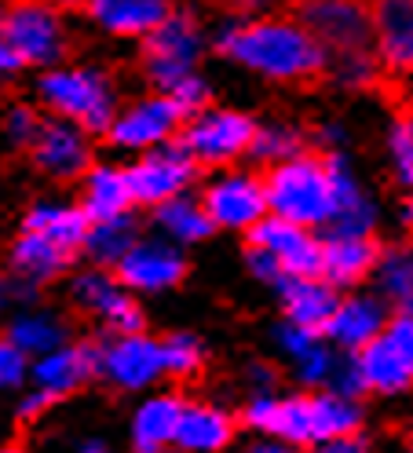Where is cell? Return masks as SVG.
<instances>
[{"label": "cell", "mask_w": 413, "mask_h": 453, "mask_svg": "<svg viewBox=\"0 0 413 453\" xmlns=\"http://www.w3.org/2000/svg\"><path fill=\"white\" fill-rule=\"evenodd\" d=\"M241 453H296V446H289V442H282V439H271V435H264L260 442L245 446Z\"/></svg>", "instance_id": "cell-50"}, {"label": "cell", "mask_w": 413, "mask_h": 453, "mask_svg": "<svg viewBox=\"0 0 413 453\" xmlns=\"http://www.w3.org/2000/svg\"><path fill=\"white\" fill-rule=\"evenodd\" d=\"M73 260V252L55 245L51 238L37 234V231H22L19 242L8 252L11 264V278L26 281V286H44V281H55Z\"/></svg>", "instance_id": "cell-24"}, {"label": "cell", "mask_w": 413, "mask_h": 453, "mask_svg": "<svg viewBox=\"0 0 413 453\" xmlns=\"http://www.w3.org/2000/svg\"><path fill=\"white\" fill-rule=\"evenodd\" d=\"M51 403H55V399H51L48 391H41V388H30V391L22 395V403H19V417H22V420H34V417H41V413H44Z\"/></svg>", "instance_id": "cell-47"}, {"label": "cell", "mask_w": 413, "mask_h": 453, "mask_svg": "<svg viewBox=\"0 0 413 453\" xmlns=\"http://www.w3.org/2000/svg\"><path fill=\"white\" fill-rule=\"evenodd\" d=\"M388 154L395 180L413 194V118H399L388 132Z\"/></svg>", "instance_id": "cell-36"}, {"label": "cell", "mask_w": 413, "mask_h": 453, "mask_svg": "<svg viewBox=\"0 0 413 453\" xmlns=\"http://www.w3.org/2000/svg\"><path fill=\"white\" fill-rule=\"evenodd\" d=\"M128 173V187H132V197L135 205H147V209H157L172 197L187 194V187L195 183V173H198V161L187 154V147L180 143H164V147H154L147 150L140 161Z\"/></svg>", "instance_id": "cell-9"}, {"label": "cell", "mask_w": 413, "mask_h": 453, "mask_svg": "<svg viewBox=\"0 0 413 453\" xmlns=\"http://www.w3.org/2000/svg\"><path fill=\"white\" fill-rule=\"evenodd\" d=\"M26 63L19 59V51L4 41V37H0V81H8V77H15L19 70H22Z\"/></svg>", "instance_id": "cell-49"}, {"label": "cell", "mask_w": 413, "mask_h": 453, "mask_svg": "<svg viewBox=\"0 0 413 453\" xmlns=\"http://www.w3.org/2000/svg\"><path fill=\"white\" fill-rule=\"evenodd\" d=\"M176 453H180V449H176Z\"/></svg>", "instance_id": "cell-57"}, {"label": "cell", "mask_w": 413, "mask_h": 453, "mask_svg": "<svg viewBox=\"0 0 413 453\" xmlns=\"http://www.w3.org/2000/svg\"><path fill=\"white\" fill-rule=\"evenodd\" d=\"M70 296L88 319H96L110 333H140L143 329V307L132 300V289L118 278V271L114 274L106 267L80 271L70 281Z\"/></svg>", "instance_id": "cell-10"}, {"label": "cell", "mask_w": 413, "mask_h": 453, "mask_svg": "<svg viewBox=\"0 0 413 453\" xmlns=\"http://www.w3.org/2000/svg\"><path fill=\"white\" fill-rule=\"evenodd\" d=\"M0 453H22V446H0Z\"/></svg>", "instance_id": "cell-54"}, {"label": "cell", "mask_w": 413, "mask_h": 453, "mask_svg": "<svg viewBox=\"0 0 413 453\" xmlns=\"http://www.w3.org/2000/svg\"><path fill=\"white\" fill-rule=\"evenodd\" d=\"M377 245L373 238H337V234H325L322 238V278L329 286L348 289V286H359L366 281L377 267Z\"/></svg>", "instance_id": "cell-25"}, {"label": "cell", "mask_w": 413, "mask_h": 453, "mask_svg": "<svg viewBox=\"0 0 413 453\" xmlns=\"http://www.w3.org/2000/svg\"><path fill=\"white\" fill-rule=\"evenodd\" d=\"M202 205L216 226H224V231H245V234L271 212L267 209V187L253 173L212 176L202 190Z\"/></svg>", "instance_id": "cell-12"}, {"label": "cell", "mask_w": 413, "mask_h": 453, "mask_svg": "<svg viewBox=\"0 0 413 453\" xmlns=\"http://www.w3.org/2000/svg\"><path fill=\"white\" fill-rule=\"evenodd\" d=\"M311 410H315V446L329 442V439L359 435V428H363V406H359V399H348V395L318 391V395H311Z\"/></svg>", "instance_id": "cell-32"}, {"label": "cell", "mask_w": 413, "mask_h": 453, "mask_svg": "<svg viewBox=\"0 0 413 453\" xmlns=\"http://www.w3.org/2000/svg\"><path fill=\"white\" fill-rule=\"evenodd\" d=\"M311 453H373L366 439L359 435H344V439H329V442H318Z\"/></svg>", "instance_id": "cell-48"}, {"label": "cell", "mask_w": 413, "mask_h": 453, "mask_svg": "<svg viewBox=\"0 0 413 453\" xmlns=\"http://www.w3.org/2000/svg\"><path fill=\"white\" fill-rule=\"evenodd\" d=\"M333 77L348 88H366L377 77V59L370 51H348V55H333Z\"/></svg>", "instance_id": "cell-39"}, {"label": "cell", "mask_w": 413, "mask_h": 453, "mask_svg": "<svg viewBox=\"0 0 413 453\" xmlns=\"http://www.w3.org/2000/svg\"><path fill=\"white\" fill-rule=\"evenodd\" d=\"M359 365H363L366 388L377 395H402L413 384V362L384 333L359 351Z\"/></svg>", "instance_id": "cell-28"}, {"label": "cell", "mask_w": 413, "mask_h": 453, "mask_svg": "<svg viewBox=\"0 0 413 453\" xmlns=\"http://www.w3.org/2000/svg\"><path fill=\"white\" fill-rule=\"evenodd\" d=\"M114 271L132 293H169L187 278V257L183 245L169 242L164 234L140 238Z\"/></svg>", "instance_id": "cell-13"}, {"label": "cell", "mask_w": 413, "mask_h": 453, "mask_svg": "<svg viewBox=\"0 0 413 453\" xmlns=\"http://www.w3.org/2000/svg\"><path fill=\"white\" fill-rule=\"evenodd\" d=\"M0 37H4L26 66H63L70 55V34L63 12L44 0H4L0 15Z\"/></svg>", "instance_id": "cell-4"}, {"label": "cell", "mask_w": 413, "mask_h": 453, "mask_svg": "<svg viewBox=\"0 0 413 453\" xmlns=\"http://www.w3.org/2000/svg\"><path fill=\"white\" fill-rule=\"evenodd\" d=\"M245 384L253 388V395H264V391H274L279 373H274V365H267V362H249L245 365Z\"/></svg>", "instance_id": "cell-46"}, {"label": "cell", "mask_w": 413, "mask_h": 453, "mask_svg": "<svg viewBox=\"0 0 413 453\" xmlns=\"http://www.w3.org/2000/svg\"><path fill=\"white\" fill-rule=\"evenodd\" d=\"M256 121L249 113L238 110H224V106H205L195 118H187L180 143L187 147V154L205 168H224L231 161H238L241 154L253 150L256 139Z\"/></svg>", "instance_id": "cell-6"}, {"label": "cell", "mask_w": 413, "mask_h": 453, "mask_svg": "<svg viewBox=\"0 0 413 453\" xmlns=\"http://www.w3.org/2000/svg\"><path fill=\"white\" fill-rule=\"evenodd\" d=\"M245 424L260 435L282 439L289 446H315V410H311V395H253L245 403Z\"/></svg>", "instance_id": "cell-15"}, {"label": "cell", "mask_w": 413, "mask_h": 453, "mask_svg": "<svg viewBox=\"0 0 413 453\" xmlns=\"http://www.w3.org/2000/svg\"><path fill=\"white\" fill-rule=\"evenodd\" d=\"M216 51L279 84L315 81L329 66V51L318 44V37L300 19L282 15H256L224 26L216 37Z\"/></svg>", "instance_id": "cell-1"}, {"label": "cell", "mask_w": 413, "mask_h": 453, "mask_svg": "<svg viewBox=\"0 0 413 453\" xmlns=\"http://www.w3.org/2000/svg\"><path fill=\"white\" fill-rule=\"evenodd\" d=\"M333 365H337V355L318 340L311 351H304L300 358H293V377L304 384V388H325L329 377H333Z\"/></svg>", "instance_id": "cell-37"}, {"label": "cell", "mask_w": 413, "mask_h": 453, "mask_svg": "<svg viewBox=\"0 0 413 453\" xmlns=\"http://www.w3.org/2000/svg\"><path fill=\"white\" fill-rule=\"evenodd\" d=\"M249 245L267 249L282 264L286 278H318L322 274V238L311 234V226H300L282 216H264L253 231Z\"/></svg>", "instance_id": "cell-14"}, {"label": "cell", "mask_w": 413, "mask_h": 453, "mask_svg": "<svg viewBox=\"0 0 413 453\" xmlns=\"http://www.w3.org/2000/svg\"><path fill=\"white\" fill-rule=\"evenodd\" d=\"M234 442V417L216 403H187L176 428L180 453H224Z\"/></svg>", "instance_id": "cell-22"}, {"label": "cell", "mask_w": 413, "mask_h": 453, "mask_svg": "<svg viewBox=\"0 0 413 453\" xmlns=\"http://www.w3.org/2000/svg\"><path fill=\"white\" fill-rule=\"evenodd\" d=\"M325 391H337V395H348V399H363V395L370 391L366 388V377H363V365H359V355H344L337 358L333 365V377H329Z\"/></svg>", "instance_id": "cell-41"}, {"label": "cell", "mask_w": 413, "mask_h": 453, "mask_svg": "<svg viewBox=\"0 0 413 453\" xmlns=\"http://www.w3.org/2000/svg\"><path fill=\"white\" fill-rule=\"evenodd\" d=\"M183 125H187V110L172 96L157 92V96H147L140 103L118 110L106 139L121 150H154V147L172 143L183 132Z\"/></svg>", "instance_id": "cell-8"}, {"label": "cell", "mask_w": 413, "mask_h": 453, "mask_svg": "<svg viewBox=\"0 0 413 453\" xmlns=\"http://www.w3.org/2000/svg\"><path fill=\"white\" fill-rule=\"evenodd\" d=\"M88 19L110 37H150L176 8L172 0H88Z\"/></svg>", "instance_id": "cell-20"}, {"label": "cell", "mask_w": 413, "mask_h": 453, "mask_svg": "<svg viewBox=\"0 0 413 453\" xmlns=\"http://www.w3.org/2000/svg\"><path fill=\"white\" fill-rule=\"evenodd\" d=\"M245 267H249V274H253L256 281H267V286H282V281H286L282 264L274 260L267 249H260V245L245 249Z\"/></svg>", "instance_id": "cell-44"}, {"label": "cell", "mask_w": 413, "mask_h": 453, "mask_svg": "<svg viewBox=\"0 0 413 453\" xmlns=\"http://www.w3.org/2000/svg\"><path fill=\"white\" fill-rule=\"evenodd\" d=\"M88 212L80 205H70V202H37L26 212V223L22 231H37L44 238H51L55 245H63L70 252H80L85 249V238H88Z\"/></svg>", "instance_id": "cell-26"}, {"label": "cell", "mask_w": 413, "mask_h": 453, "mask_svg": "<svg viewBox=\"0 0 413 453\" xmlns=\"http://www.w3.org/2000/svg\"><path fill=\"white\" fill-rule=\"evenodd\" d=\"M399 307H402V315H409V319H413V296H406Z\"/></svg>", "instance_id": "cell-53"}, {"label": "cell", "mask_w": 413, "mask_h": 453, "mask_svg": "<svg viewBox=\"0 0 413 453\" xmlns=\"http://www.w3.org/2000/svg\"><path fill=\"white\" fill-rule=\"evenodd\" d=\"M8 340H15V344L30 355V358H41L55 348L66 344V322L55 315V311L48 307H26L19 311V315L8 322Z\"/></svg>", "instance_id": "cell-30"}, {"label": "cell", "mask_w": 413, "mask_h": 453, "mask_svg": "<svg viewBox=\"0 0 413 453\" xmlns=\"http://www.w3.org/2000/svg\"><path fill=\"white\" fill-rule=\"evenodd\" d=\"M30 157H34V165L41 168V173L51 176V180H77V176H85L92 168L88 132L80 125H73V121L51 118V121H44L41 135L34 139Z\"/></svg>", "instance_id": "cell-16"}, {"label": "cell", "mask_w": 413, "mask_h": 453, "mask_svg": "<svg viewBox=\"0 0 413 453\" xmlns=\"http://www.w3.org/2000/svg\"><path fill=\"white\" fill-rule=\"evenodd\" d=\"M279 293H282L286 319L304 329H315V333H322L329 326V319H333V311L340 303L337 286H329L322 274L318 278H286Z\"/></svg>", "instance_id": "cell-23"}, {"label": "cell", "mask_w": 413, "mask_h": 453, "mask_svg": "<svg viewBox=\"0 0 413 453\" xmlns=\"http://www.w3.org/2000/svg\"><path fill=\"white\" fill-rule=\"evenodd\" d=\"M99 377L118 391H143L164 377L161 340L140 333H114L99 348Z\"/></svg>", "instance_id": "cell-11"}, {"label": "cell", "mask_w": 413, "mask_h": 453, "mask_svg": "<svg viewBox=\"0 0 413 453\" xmlns=\"http://www.w3.org/2000/svg\"><path fill=\"white\" fill-rule=\"evenodd\" d=\"M296 19L329 55L370 51L373 44V8L366 0H296Z\"/></svg>", "instance_id": "cell-7"}, {"label": "cell", "mask_w": 413, "mask_h": 453, "mask_svg": "<svg viewBox=\"0 0 413 453\" xmlns=\"http://www.w3.org/2000/svg\"><path fill=\"white\" fill-rule=\"evenodd\" d=\"M373 48L392 73H413V0H373Z\"/></svg>", "instance_id": "cell-19"}, {"label": "cell", "mask_w": 413, "mask_h": 453, "mask_svg": "<svg viewBox=\"0 0 413 453\" xmlns=\"http://www.w3.org/2000/svg\"><path fill=\"white\" fill-rule=\"evenodd\" d=\"M183 399L176 395H150L135 406L132 424H128V446L132 453H169L176 449V428H180V413Z\"/></svg>", "instance_id": "cell-21"}, {"label": "cell", "mask_w": 413, "mask_h": 453, "mask_svg": "<svg viewBox=\"0 0 413 453\" xmlns=\"http://www.w3.org/2000/svg\"><path fill=\"white\" fill-rule=\"evenodd\" d=\"M409 453H413V432H409Z\"/></svg>", "instance_id": "cell-56"}, {"label": "cell", "mask_w": 413, "mask_h": 453, "mask_svg": "<svg viewBox=\"0 0 413 453\" xmlns=\"http://www.w3.org/2000/svg\"><path fill=\"white\" fill-rule=\"evenodd\" d=\"M37 96L55 118L80 125L88 135H106L118 118V88L96 66H51L37 81Z\"/></svg>", "instance_id": "cell-3"}, {"label": "cell", "mask_w": 413, "mask_h": 453, "mask_svg": "<svg viewBox=\"0 0 413 453\" xmlns=\"http://www.w3.org/2000/svg\"><path fill=\"white\" fill-rule=\"evenodd\" d=\"M267 209L271 216L293 219L300 226H329L337 216V180L329 154H300L282 165H271L267 176Z\"/></svg>", "instance_id": "cell-2"}, {"label": "cell", "mask_w": 413, "mask_h": 453, "mask_svg": "<svg viewBox=\"0 0 413 453\" xmlns=\"http://www.w3.org/2000/svg\"><path fill=\"white\" fill-rule=\"evenodd\" d=\"M0 300H4V281H0Z\"/></svg>", "instance_id": "cell-55"}, {"label": "cell", "mask_w": 413, "mask_h": 453, "mask_svg": "<svg viewBox=\"0 0 413 453\" xmlns=\"http://www.w3.org/2000/svg\"><path fill=\"white\" fill-rule=\"evenodd\" d=\"M135 242H140V226H135L132 212H125V216H114V219L92 223L80 252H85L96 267H118L132 252Z\"/></svg>", "instance_id": "cell-31"}, {"label": "cell", "mask_w": 413, "mask_h": 453, "mask_svg": "<svg viewBox=\"0 0 413 453\" xmlns=\"http://www.w3.org/2000/svg\"><path fill=\"white\" fill-rule=\"evenodd\" d=\"M44 4H51L55 12H85L88 0H44Z\"/></svg>", "instance_id": "cell-51"}, {"label": "cell", "mask_w": 413, "mask_h": 453, "mask_svg": "<svg viewBox=\"0 0 413 453\" xmlns=\"http://www.w3.org/2000/svg\"><path fill=\"white\" fill-rule=\"evenodd\" d=\"M373 281L377 293L384 300L402 303L406 296H413V245H392L377 257L373 267Z\"/></svg>", "instance_id": "cell-33"}, {"label": "cell", "mask_w": 413, "mask_h": 453, "mask_svg": "<svg viewBox=\"0 0 413 453\" xmlns=\"http://www.w3.org/2000/svg\"><path fill=\"white\" fill-rule=\"evenodd\" d=\"M249 154L256 161H264L267 168L282 165L289 157H300V154H304V132L293 128V125H260Z\"/></svg>", "instance_id": "cell-34"}, {"label": "cell", "mask_w": 413, "mask_h": 453, "mask_svg": "<svg viewBox=\"0 0 413 453\" xmlns=\"http://www.w3.org/2000/svg\"><path fill=\"white\" fill-rule=\"evenodd\" d=\"M227 12L234 15H271L274 8H286V4H296V0H219Z\"/></svg>", "instance_id": "cell-45"}, {"label": "cell", "mask_w": 413, "mask_h": 453, "mask_svg": "<svg viewBox=\"0 0 413 453\" xmlns=\"http://www.w3.org/2000/svg\"><path fill=\"white\" fill-rule=\"evenodd\" d=\"M154 226L176 245H198L216 231V223L205 212L202 197H190V194H180V197H172V202L157 205L154 209Z\"/></svg>", "instance_id": "cell-29"}, {"label": "cell", "mask_w": 413, "mask_h": 453, "mask_svg": "<svg viewBox=\"0 0 413 453\" xmlns=\"http://www.w3.org/2000/svg\"><path fill=\"white\" fill-rule=\"evenodd\" d=\"M41 128H44V118H41L34 106H26V103H19V106H11V110L4 113V132H8V139H11L15 147L30 150L34 139L41 135Z\"/></svg>", "instance_id": "cell-40"}, {"label": "cell", "mask_w": 413, "mask_h": 453, "mask_svg": "<svg viewBox=\"0 0 413 453\" xmlns=\"http://www.w3.org/2000/svg\"><path fill=\"white\" fill-rule=\"evenodd\" d=\"M30 370H34V358L26 355L15 340L0 336V391L22 388L26 380H30Z\"/></svg>", "instance_id": "cell-38"}, {"label": "cell", "mask_w": 413, "mask_h": 453, "mask_svg": "<svg viewBox=\"0 0 413 453\" xmlns=\"http://www.w3.org/2000/svg\"><path fill=\"white\" fill-rule=\"evenodd\" d=\"M205 34L195 15L172 12L150 37H143V73L157 92H172L180 81L198 73Z\"/></svg>", "instance_id": "cell-5"}, {"label": "cell", "mask_w": 413, "mask_h": 453, "mask_svg": "<svg viewBox=\"0 0 413 453\" xmlns=\"http://www.w3.org/2000/svg\"><path fill=\"white\" fill-rule=\"evenodd\" d=\"M135 205L132 187H128V173L114 165H92L85 173V194H80V209L88 212L92 223L99 219H114L125 216Z\"/></svg>", "instance_id": "cell-27"}, {"label": "cell", "mask_w": 413, "mask_h": 453, "mask_svg": "<svg viewBox=\"0 0 413 453\" xmlns=\"http://www.w3.org/2000/svg\"><path fill=\"white\" fill-rule=\"evenodd\" d=\"M99 373V348L92 344H66L55 348L41 358H34V370H30V380L34 388L48 391L51 399H66L73 395L80 384H88L92 377Z\"/></svg>", "instance_id": "cell-18"}, {"label": "cell", "mask_w": 413, "mask_h": 453, "mask_svg": "<svg viewBox=\"0 0 413 453\" xmlns=\"http://www.w3.org/2000/svg\"><path fill=\"white\" fill-rule=\"evenodd\" d=\"M77 453H110V449H106L103 442H88V446H80Z\"/></svg>", "instance_id": "cell-52"}, {"label": "cell", "mask_w": 413, "mask_h": 453, "mask_svg": "<svg viewBox=\"0 0 413 453\" xmlns=\"http://www.w3.org/2000/svg\"><path fill=\"white\" fill-rule=\"evenodd\" d=\"M161 355H164V377H195L202 370V340L195 333H172L161 340Z\"/></svg>", "instance_id": "cell-35"}, {"label": "cell", "mask_w": 413, "mask_h": 453, "mask_svg": "<svg viewBox=\"0 0 413 453\" xmlns=\"http://www.w3.org/2000/svg\"><path fill=\"white\" fill-rule=\"evenodd\" d=\"M274 344H279V351L293 362V358H300L304 351H311L315 344H318V333L315 329H304V326H296V322H279L274 326Z\"/></svg>", "instance_id": "cell-42"}, {"label": "cell", "mask_w": 413, "mask_h": 453, "mask_svg": "<svg viewBox=\"0 0 413 453\" xmlns=\"http://www.w3.org/2000/svg\"><path fill=\"white\" fill-rule=\"evenodd\" d=\"M388 311H384V300L380 296H370V293H355V296H340L333 319H329V326L322 329L325 340L340 351H351L359 355L366 344H373V340L384 333V326H388Z\"/></svg>", "instance_id": "cell-17"}, {"label": "cell", "mask_w": 413, "mask_h": 453, "mask_svg": "<svg viewBox=\"0 0 413 453\" xmlns=\"http://www.w3.org/2000/svg\"><path fill=\"white\" fill-rule=\"evenodd\" d=\"M164 96H172L183 110H187V118H195V113H202L209 106V84L198 77V73H190L187 81H180L172 92H164Z\"/></svg>", "instance_id": "cell-43"}]
</instances>
